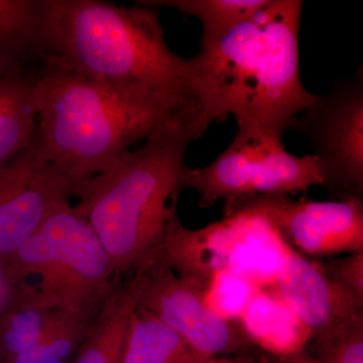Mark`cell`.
<instances>
[{"label": "cell", "mask_w": 363, "mask_h": 363, "mask_svg": "<svg viewBox=\"0 0 363 363\" xmlns=\"http://www.w3.org/2000/svg\"><path fill=\"white\" fill-rule=\"evenodd\" d=\"M301 0H267L225 37L190 59L198 104L211 123L233 116L281 138L318 95L298 66Z\"/></svg>", "instance_id": "cell-3"}, {"label": "cell", "mask_w": 363, "mask_h": 363, "mask_svg": "<svg viewBox=\"0 0 363 363\" xmlns=\"http://www.w3.org/2000/svg\"><path fill=\"white\" fill-rule=\"evenodd\" d=\"M267 363H323L317 359L316 357H313L309 351L306 350L304 352L300 353L294 357L281 358V359H269Z\"/></svg>", "instance_id": "cell-23"}, {"label": "cell", "mask_w": 363, "mask_h": 363, "mask_svg": "<svg viewBox=\"0 0 363 363\" xmlns=\"http://www.w3.org/2000/svg\"><path fill=\"white\" fill-rule=\"evenodd\" d=\"M216 359L196 352L156 315L136 304L121 363H214Z\"/></svg>", "instance_id": "cell-15"}, {"label": "cell", "mask_w": 363, "mask_h": 363, "mask_svg": "<svg viewBox=\"0 0 363 363\" xmlns=\"http://www.w3.org/2000/svg\"><path fill=\"white\" fill-rule=\"evenodd\" d=\"M44 0H0V77L33 79L44 67Z\"/></svg>", "instance_id": "cell-13"}, {"label": "cell", "mask_w": 363, "mask_h": 363, "mask_svg": "<svg viewBox=\"0 0 363 363\" xmlns=\"http://www.w3.org/2000/svg\"><path fill=\"white\" fill-rule=\"evenodd\" d=\"M33 79L0 77V168L35 140Z\"/></svg>", "instance_id": "cell-17"}, {"label": "cell", "mask_w": 363, "mask_h": 363, "mask_svg": "<svg viewBox=\"0 0 363 363\" xmlns=\"http://www.w3.org/2000/svg\"><path fill=\"white\" fill-rule=\"evenodd\" d=\"M33 81L35 140L76 189L179 112L199 106L123 94L47 64Z\"/></svg>", "instance_id": "cell-4"}, {"label": "cell", "mask_w": 363, "mask_h": 363, "mask_svg": "<svg viewBox=\"0 0 363 363\" xmlns=\"http://www.w3.org/2000/svg\"><path fill=\"white\" fill-rule=\"evenodd\" d=\"M288 130L309 140L321 167L322 186L332 197L363 199L362 66L317 96Z\"/></svg>", "instance_id": "cell-9"}, {"label": "cell", "mask_w": 363, "mask_h": 363, "mask_svg": "<svg viewBox=\"0 0 363 363\" xmlns=\"http://www.w3.org/2000/svg\"><path fill=\"white\" fill-rule=\"evenodd\" d=\"M4 308L0 316V363H9L33 350L56 312L11 301Z\"/></svg>", "instance_id": "cell-19"}, {"label": "cell", "mask_w": 363, "mask_h": 363, "mask_svg": "<svg viewBox=\"0 0 363 363\" xmlns=\"http://www.w3.org/2000/svg\"><path fill=\"white\" fill-rule=\"evenodd\" d=\"M138 307L156 315L202 357H252L259 351L238 320L215 311L204 294L177 276L157 252L126 283Z\"/></svg>", "instance_id": "cell-8"}, {"label": "cell", "mask_w": 363, "mask_h": 363, "mask_svg": "<svg viewBox=\"0 0 363 363\" xmlns=\"http://www.w3.org/2000/svg\"><path fill=\"white\" fill-rule=\"evenodd\" d=\"M322 184L316 157L290 154L281 138L247 123H238L233 143L213 162L190 168L187 177V189L196 191L204 209L220 200L294 195Z\"/></svg>", "instance_id": "cell-7"}, {"label": "cell", "mask_w": 363, "mask_h": 363, "mask_svg": "<svg viewBox=\"0 0 363 363\" xmlns=\"http://www.w3.org/2000/svg\"><path fill=\"white\" fill-rule=\"evenodd\" d=\"M325 274L363 302V250L320 262Z\"/></svg>", "instance_id": "cell-22"}, {"label": "cell", "mask_w": 363, "mask_h": 363, "mask_svg": "<svg viewBox=\"0 0 363 363\" xmlns=\"http://www.w3.org/2000/svg\"><path fill=\"white\" fill-rule=\"evenodd\" d=\"M45 63L135 96L198 104L190 59L169 49L157 9L44 0Z\"/></svg>", "instance_id": "cell-2"}, {"label": "cell", "mask_w": 363, "mask_h": 363, "mask_svg": "<svg viewBox=\"0 0 363 363\" xmlns=\"http://www.w3.org/2000/svg\"><path fill=\"white\" fill-rule=\"evenodd\" d=\"M136 298L121 284L94 318L73 363H121L126 334Z\"/></svg>", "instance_id": "cell-16"}, {"label": "cell", "mask_w": 363, "mask_h": 363, "mask_svg": "<svg viewBox=\"0 0 363 363\" xmlns=\"http://www.w3.org/2000/svg\"><path fill=\"white\" fill-rule=\"evenodd\" d=\"M7 298H9V288H7L6 281L0 272V312H2L6 307Z\"/></svg>", "instance_id": "cell-24"}, {"label": "cell", "mask_w": 363, "mask_h": 363, "mask_svg": "<svg viewBox=\"0 0 363 363\" xmlns=\"http://www.w3.org/2000/svg\"><path fill=\"white\" fill-rule=\"evenodd\" d=\"M211 121L200 107L179 112L76 189L75 211L89 223L119 279L161 247L180 221L178 203L187 189L189 145Z\"/></svg>", "instance_id": "cell-1"}, {"label": "cell", "mask_w": 363, "mask_h": 363, "mask_svg": "<svg viewBox=\"0 0 363 363\" xmlns=\"http://www.w3.org/2000/svg\"><path fill=\"white\" fill-rule=\"evenodd\" d=\"M307 327L311 340L363 317V302L329 278L320 262L288 252L274 278L260 289Z\"/></svg>", "instance_id": "cell-12"}, {"label": "cell", "mask_w": 363, "mask_h": 363, "mask_svg": "<svg viewBox=\"0 0 363 363\" xmlns=\"http://www.w3.org/2000/svg\"><path fill=\"white\" fill-rule=\"evenodd\" d=\"M214 363H257L252 357H240L234 358H217Z\"/></svg>", "instance_id": "cell-25"}, {"label": "cell", "mask_w": 363, "mask_h": 363, "mask_svg": "<svg viewBox=\"0 0 363 363\" xmlns=\"http://www.w3.org/2000/svg\"><path fill=\"white\" fill-rule=\"evenodd\" d=\"M309 345L323 363H363V317L344 325Z\"/></svg>", "instance_id": "cell-21"}, {"label": "cell", "mask_w": 363, "mask_h": 363, "mask_svg": "<svg viewBox=\"0 0 363 363\" xmlns=\"http://www.w3.org/2000/svg\"><path fill=\"white\" fill-rule=\"evenodd\" d=\"M289 252L267 219L245 201L226 203L224 218L204 228L177 222L156 250L177 276L204 296L223 274L264 288Z\"/></svg>", "instance_id": "cell-6"}, {"label": "cell", "mask_w": 363, "mask_h": 363, "mask_svg": "<svg viewBox=\"0 0 363 363\" xmlns=\"http://www.w3.org/2000/svg\"><path fill=\"white\" fill-rule=\"evenodd\" d=\"M243 332L262 355L281 359L307 350L311 333L285 305L257 291L238 320Z\"/></svg>", "instance_id": "cell-14"}, {"label": "cell", "mask_w": 363, "mask_h": 363, "mask_svg": "<svg viewBox=\"0 0 363 363\" xmlns=\"http://www.w3.org/2000/svg\"><path fill=\"white\" fill-rule=\"evenodd\" d=\"M0 272L9 288L7 302L88 321L121 284L94 230L70 202L55 210L13 252L0 257Z\"/></svg>", "instance_id": "cell-5"}, {"label": "cell", "mask_w": 363, "mask_h": 363, "mask_svg": "<svg viewBox=\"0 0 363 363\" xmlns=\"http://www.w3.org/2000/svg\"><path fill=\"white\" fill-rule=\"evenodd\" d=\"M267 0H138L135 4L150 9H172L201 23V45L225 37L243 21L255 16Z\"/></svg>", "instance_id": "cell-18"}, {"label": "cell", "mask_w": 363, "mask_h": 363, "mask_svg": "<svg viewBox=\"0 0 363 363\" xmlns=\"http://www.w3.org/2000/svg\"><path fill=\"white\" fill-rule=\"evenodd\" d=\"M76 186L55 168L37 140L0 168V257L13 252Z\"/></svg>", "instance_id": "cell-11"}, {"label": "cell", "mask_w": 363, "mask_h": 363, "mask_svg": "<svg viewBox=\"0 0 363 363\" xmlns=\"http://www.w3.org/2000/svg\"><path fill=\"white\" fill-rule=\"evenodd\" d=\"M91 323L56 311L37 345L9 363H65L77 352Z\"/></svg>", "instance_id": "cell-20"}, {"label": "cell", "mask_w": 363, "mask_h": 363, "mask_svg": "<svg viewBox=\"0 0 363 363\" xmlns=\"http://www.w3.org/2000/svg\"><path fill=\"white\" fill-rule=\"evenodd\" d=\"M245 201L259 212L289 250L306 259H323L363 250V199L293 200L264 195Z\"/></svg>", "instance_id": "cell-10"}]
</instances>
